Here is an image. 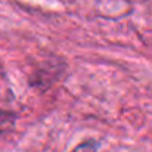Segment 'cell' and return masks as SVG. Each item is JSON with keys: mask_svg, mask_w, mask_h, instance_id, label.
I'll use <instances>...</instances> for the list:
<instances>
[{"mask_svg": "<svg viewBox=\"0 0 152 152\" xmlns=\"http://www.w3.org/2000/svg\"><path fill=\"white\" fill-rule=\"evenodd\" d=\"M15 120H16V117L13 114L0 112V133H6V132L12 130L15 126Z\"/></svg>", "mask_w": 152, "mask_h": 152, "instance_id": "1", "label": "cell"}, {"mask_svg": "<svg viewBox=\"0 0 152 152\" xmlns=\"http://www.w3.org/2000/svg\"><path fill=\"white\" fill-rule=\"evenodd\" d=\"M101 146V143L98 140H86L83 143H80L72 152H98Z\"/></svg>", "mask_w": 152, "mask_h": 152, "instance_id": "2", "label": "cell"}]
</instances>
